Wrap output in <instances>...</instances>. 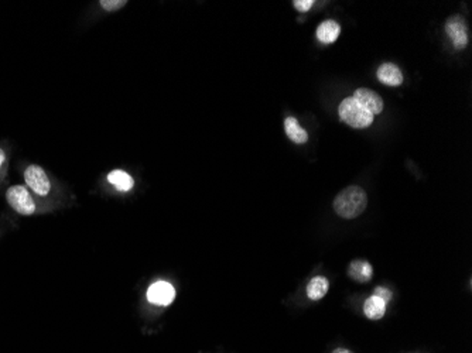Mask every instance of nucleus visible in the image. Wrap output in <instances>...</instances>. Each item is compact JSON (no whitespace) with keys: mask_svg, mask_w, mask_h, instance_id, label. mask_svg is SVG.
Segmentation results:
<instances>
[{"mask_svg":"<svg viewBox=\"0 0 472 353\" xmlns=\"http://www.w3.org/2000/svg\"><path fill=\"white\" fill-rule=\"evenodd\" d=\"M366 204V193L361 187L351 185L335 197L334 211L344 219H354L365 211Z\"/></svg>","mask_w":472,"mask_h":353,"instance_id":"obj_1","label":"nucleus"},{"mask_svg":"<svg viewBox=\"0 0 472 353\" xmlns=\"http://www.w3.org/2000/svg\"><path fill=\"white\" fill-rule=\"evenodd\" d=\"M338 115L342 122L355 129H365L374 122V115L362 108L352 96L344 99L339 103Z\"/></svg>","mask_w":472,"mask_h":353,"instance_id":"obj_2","label":"nucleus"},{"mask_svg":"<svg viewBox=\"0 0 472 353\" xmlns=\"http://www.w3.org/2000/svg\"><path fill=\"white\" fill-rule=\"evenodd\" d=\"M6 200L10 208L19 215L29 216L37 211L36 203L30 191L24 185H13L6 193Z\"/></svg>","mask_w":472,"mask_h":353,"instance_id":"obj_3","label":"nucleus"},{"mask_svg":"<svg viewBox=\"0 0 472 353\" xmlns=\"http://www.w3.org/2000/svg\"><path fill=\"white\" fill-rule=\"evenodd\" d=\"M24 181L27 187L40 197H47L51 191V183L46 173V170L41 165L30 164L24 170Z\"/></svg>","mask_w":472,"mask_h":353,"instance_id":"obj_4","label":"nucleus"},{"mask_svg":"<svg viewBox=\"0 0 472 353\" xmlns=\"http://www.w3.org/2000/svg\"><path fill=\"white\" fill-rule=\"evenodd\" d=\"M446 33L457 50H463L468 44L467 23L461 16H451L446 23Z\"/></svg>","mask_w":472,"mask_h":353,"instance_id":"obj_5","label":"nucleus"},{"mask_svg":"<svg viewBox=\"0 0 472 353\" xmlns=\"http://www.w3.org/2000/svg\"><path fill=\"white\" fill-rule=\"evenodd\" d=\"M175 298L174 287L167 282H158L152 284L148 290V300L155 305H170Z\"/></svg>","mask_w":472,"mask_h":353,"instance_id":"obj_6","label":"nucleus"},{"mask_svg":"<svg viewBox=\"0 0 472 353\" xmlns=\"http://www.w3.org/2000/svg\"><path fill=\"white\" fill-rule=\"evenodd\" d=\"M352 98L362 106L365 108L369 113H372L374 116L381 113L384 111V101L381 98V95H378L376 92L366 89V88H361L358 91H355V93L352 95Z\"/></svg>","mask_w":472,"mask_h":353,"instance_id":"obj_7","label":"nucleus"},{"mask_svg":"<svg viewBox=\"0 0 472 353\" xmlns=\"http://www.w3.org/2000/svg\"><path fill=\"white\" fill-rule=\"evenodd\" d=\"M339 33H341V27L337 21L325 20L317 27L315 36L322 44H331V43L337 41V39L339 37Z\"/></svg>","mask_w":472,"mask_h":353,"instance_id":"obj_8","label":"nucleus"},{"mask_svg":"<svg viewBox=\"0 0 472 353\" xmlns=\"http://www.w3.org/2000/svg\"><path fill=\"white\" fill-rule=\"evenodd\" d=\"M376 75H378V79L382 83L389 85V86H399L403 82V73H401V71H400V68L396 64H392V63L382 64L379 67Z\"/></svg>","mask_w":472,"mask_h":353,"instance_id":"obj_9","label":"nucleus"},{"mask_svg":"<svg viewBox=\"0 0 472 353\" xmlns=\"http://www.w3.org/2000/svg\"><path fill=\"white\" fill-rule=\"evenodd\" d=\"M348 275L351 279H354L355 282H366L372 279L374 270L372 266L368 262L364 260H355L349 265L348 267Z\"/></svg>","mask_w":472,"mask_h":353,"instance_id":"obj_10","label":"nucleus"},{"mask_svg":"<svg viewBox=\"0 0 472 353\" xmlns=\"http://www.w3.org/2000/svg\"><path fill=\"white\" fill-rule=\"evenodd\" d=\"M108 181L118 190L122 193H128L133 188L135 185V180L125 171L122 170H115L112 173L108 174Z\"/></svg>","mask_w":472,"mask_h":353,"instance_id":"obj_11","label":"nucleus"},{"mask_svg":"<svg viewBox=\"0 0 472 353\" xmlns=\"http://www.w3.org/2000/svg\"><path fill=\"white\" fill-rule=\"evenodd\" d=\"M364 312L369 319H381L386 312V302L376 295H372L366 300L364 305Z\"/></svg>","mask_w":472,"mask_h":353,"instance_id":"obj_12","label":"nucleus"},{"mask_svg":"<svg viewBox=\"0 0 472 353\" xmlns=\"http://www.w3.org/2000/svg\"><path fill=\"white\" fill-rule=\"evenodd\" d=\"M284 129H286V135L289 136V139L296 144H303L309 140L307 132L299 125L296 118H287L284 121Z\"/></svg>","mask_w":472,"mask_h":353,"instance_id":"obj_13","label":"nucleus"},{"mask_svg":"<svg viewBox=\"0 0 472 353\" xmlns=\"http://www.w3.org/2000/svg\"><path fill=\"white\" fill-rule=\"evenodd\" d=\"M329 284L325 277H314L307 285V295L310 300L318 301L328 292Z\"/></svg>","mask_w":472,"mask_h":353,"instance_id":"obj_14","label":"nucleus"},{"mask_svg":"<svg viewBox=\"0 0 472 353\" xmlns=\"http://www.w3.org/2000/svg\"><path fill=\"white\" fill-rule=\"evenodd\" d=\"M99 4L106 11H116L122 7H125L128 4V1L126 0H101Z\"/></svg>","mask_w":472,"mask_h":353,"instance_id":"obj_15","label":"nucleus"},{"mask_svg":"<svg viewBox=\"0 0 472 353\" xmlns=\"http://www.w3.org/2000/svg\"><path fill=\"white\" fill-rule=\"evenodd\" d=\"M374 295L379 297V298L384 300L386 304H388V301H391V298H392V292H391L388 288H385V287H376Z\"/></svg>","mask_w":472,"mask_h":353,"instance_id":"obj_16","label":"nucleus"},{"mask_svg":"<svg viewBox=\"0 0 472 353\" xmlns=\"http://www.w3.org/2000/svg\"><path fill=\"white\" fill-rule=\"evenodd\" d=\"M314 4L313 0H296L293 1V6L299 10V11H307L312 9V6Z\"/></svg>","mask_w":472,"mask_h":353,"instance_id":"obj_17","label":"nucleus"},{"mask_svg":"<svg viewBox=\"0 0 472 353\" xmlns=\"http://www.w3.org/2000/svg\"><path fill=\"white\" fill-rule=\"evenodd\" d=\"M4 160H6V154H4V151L0 148V168H1V165H3V163H4Z\"/></svg>","mask_w":472,"mask_h":353,"instance_id":"obj_18","label":"nucleus"},{"mask_svg":"<svg viewBox=\"0 0 472 353\" xmlns=\"http://www.w3.org/2000/svg\"><path fill=\"white\" fill-rule=\"evenodd\" d=\"M332 353H352V352H351V351H348V349H341V348H339V349H335V351H334V352Z\"/></svg>","mask_w":472,"mask_h":353,"instance_id":"obj_19","label":"nucleus"}]
</instances>
